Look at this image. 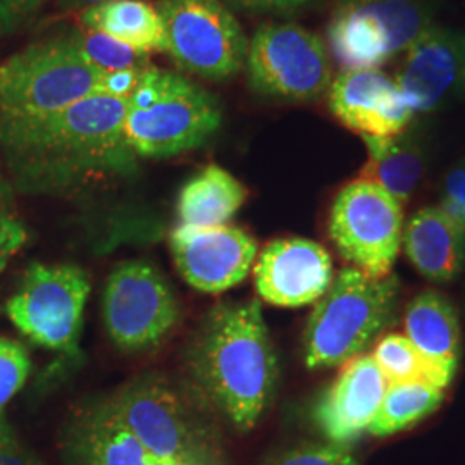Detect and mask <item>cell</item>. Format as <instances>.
I'll list each match as a JSON object with an SVG mask.
<instances>
[{
    "label": "cell",
    "mask_w": 465,
    "mask_h": 465,
    "mask_svg": "<svg viewBox=\"0 0 465 465\" xmlns=\"http://www.w3.org/2000/svg\"><path fill=\"white\" fill-rule=\"evenodd\" d=\"M126 100L90 95L49 116L0 119V157L17 193L63 197L136 169Z\"/></svg>",
    "instance_id": "6da1fadb"
},
{
    "label": "cell",
    "mask_w": 465,
    "mask_h": 465,
    "mask_svg": "<svg viewBox=\"0 0 465 465\" xmlns=\"http://www.w3.org/2000/svg\"><path fill=\"white\" fill-rule=\"evenodd\" d=\"M184 369L203 409L238 432L252 431L276 397L280 380L259 300L217 303L190 341Z\"/></svg>",
    "instance_id": "7a4b0ae2"
},
{
    "label": "cell",
    "mask_w": 465,
    "mask_h": 465,
    "mask_svg": "<svg viewBox=\"0 0 465 465\" xmlns=\"http://www.w3.org/2000/svg\"><path fill=\"white\" fill-rule=\"evenodd\" d=\"M400 299L399 276L371 278L355 267H343L307 321L305 366L341 367L364 355L397 321Z\"/></svg>",
    "instance_id": "3957f363"
},
{
    "label": "cell",
    "mask_w": 465,
    "mask_h": 465,
    "mask_svg": "<svg viewBox=\"0 0 465 465\" xmlns=\"http://www.w3.org/2000/svg\"><path fill=\"white\" fill-rule=\"evenodd\" d=\"M117 417L164 465H228L216 424L166 378L143 372L107 397Z\"/></svg>",
    "instance_id": "277c9868"
},
{
    "label": "cell",
    "mask_w": 465,
    "mask_h": 465,
    "mask_svg": "<svg viewBox=\"0 0 465 465\" xmlns=\"http://www.w3.org/2000/svg\"><path fill=\"white\" fill-rule=\"evenodd\" d=\"M223 123L214 94L182 73L150 66L126 100L124 130L136 157L166 159L205 145Z\"/></svg>",
    "instance_id": "5b68a950"
},
{
    "label": "cell",
    "mask_w": 465,
    "mask_h": 465,
    "mask_svg": "<svg viewBox=\"0 0 465 465\" xmlns=\"http://www.w3.org/2000/svg\"><path fill=\"white\" fill-rule=\"evenodd\" d=\"M100 78L67 35L35 42L0 64V119L59 113L99 94Z\"/></svg>",
    "instance_id": "8992f818"
},
{
    "label": "cell",
    "mask_w": 465,
    "mask_h": 465,
    "mask_svg": "<svg viewBox=\"0 0 465 465\" xmlns=\"http://www.w3.org/2000/svg\"><path fill=\"white\" fill-rule=\"evenodd\" d=\"M432 25L428 0H336L326 45L341 69H380Z\"/></svg>",
    "instance_id": "52a82bcc"
},
{
    "label": "cell",
    "mask_w": 465,
    "mask_h": 465,
    "mask_svg": "<svg viewBox=\"0 0 465 465\" xmlns=\"http://www.w3.org/2000/svg\"><path fill=\"white\" fill-rule=\"evenodd\" d=\"M245 74L261 97L292 104L316 102L332 84L326 42L297 23H266L249 40Z\"/></svg>",
    "instance_id": "ba28073f"
},
{
    "label": "cell",
    "mask_w": 465,
    "mask_h": 465,
    "mask_svg": "<svg viewBox=\"0 0 465 465\" xmlns=\"http://www.w3.org/2000/svg\"><path fill=\"white\" fill-rule=\"evenodd\" d=\"M155 11L180 71L223 82L245 66L249 38L223 0H157Z\"/></svg>",
    "instance_id": "9c48e42d"
},
{
    "label": "cell",
    "mask_w": 465,
    "mask_h": 465,
    "mask_svg": "<svg viewBox=\"0 0 465 465\" xmlns=\"http://www.w3.org/2000/svg\"><path fill=\"white\" fill-rule=\"evenodd\" d=\"M90 280L82 267L34 262L23 274L5 314L17 331L42 349L74 353L84 328Z\"/></svg>",
    "instance_id": "30bf717a"
},
{
    "label": "cell",
    "mask_w": 465,
    "mask_h": 465,
    "mask_svg": "<svg viewBox=\"0 0 465 465\" xmlns=\"http://www.w3.org/2000/svg\"><path fill=\"white\" fill-rule=\"evenodd\" d=\"M403 203L376 183L353 180L334 197L330 236L340 255L371 278L391 274L405 228Z\"/></svg>",
    "instance_id": "8fae6325"
},
{
    "label": "cell",
    "mask_w": 465,
    "mask_h": 465,
    "mask_svg": "<svg viewBox=\"0 0 465 465\" xmlns=\"http://www.w3.org/2000/svg\"><path fill=\"white\" fill-rule=\"evenodd\" d=\"M104 326L123 351L155 349L180 324L182 309L164 276L143 261L123 262L111 272L102 299Z\"/></svg>",
    "instance_id": "7c38bea8"
},
{
    "label": "cell",
    "mask_w": 465,
    "mask_h": 465,
    "mask_svg": "<svg viewBox=\"0 0 465 465\" xmlns=\"http://www.w3.org/2000/svg\"><path fill=\"white\" fill-rule=\"evenodd\" d=\"M184 282L202 293L217 295L245 282L257 259V242L232 224L197 228L180 224L169 238Z\"/></svg>",
    "instance_id": "4fadbf2b"
},
{
    "label": "cell",
    "mask_w": 465,
    "mask_h": 465,
    "mask_svg": "<svg viewBox=\"0 0 465 465\" xmlns=\"http://www.w3.org/2000/svg\"><path fill=\"white\" fill-rule=\"evenodd\" d=\"M395 82L414 116L465 102V35L432 25L403 54Z\"/></svg>",
    "instance_id": "5bb4252c"
},
{
    "label": "cell",
    "mask_w": 465,
    "mask_h": 465,
    "mask_svg": "<svg viewBox=\"0 0 465 465\" xmlns=\"http://www.w3.org/2000/svg\"><path fill=\"white\" fill-rule=\"evenodd\" d=\"M259 297L276 307L316 303L334 280L331 255L307 238L274 240L261 252L253 267Z\"/></svg>",
    "instance_id": "9a60e30c"
},
{
    "label": "cell",
    "mask_w": 465,
    "mask_h": 465,
    "mask_svg": "<svg viewBox=\"0 0 465 465\" xmlns=\"http://www.w3.org/2000/svg\"><path fill=\"white\" fill-rule=\"evenodd\" d=\"M328 107L361 138L395 136L414 119L399 84L381 69H341L328 90Z\"/></svg>",
    "instance_id": "2e32d148"
},
{
    "label": "cell",
    "mask_w": 465,
    "mask_h": 465,
    "mask_svg": "<svg viewBox=\"0 0 465 465\" xmlns=\"http://www.w3.org/2000/svg\"><path fill=\"white\" fill-rule=\"evenodd\" d=\"M386 390L388 381L372 355L351 359L316 401L312 419L319 431L331 443H355L369 431Z\"/></svg>",
    "instance_id": "e0dca14e"
},
{
    "label": "cell",
    "mask_w": 465,
    "mask_h": 465,
    "mask_svg": "<svg viewBox=\"0 0 465 465\" xmlns=\"http://www.w3.org/2000/svg\"><path fill=\"white\" fill-rule=\"evenodd\" d=\"M61 453L64 465H164L124 426L109 399L86 405L69 420Z\"/></svg>",
    "instance_id": "ac0fdd59"
},
{
    "label": "cell",
    "mask_w": 465,
    "mask_h": 465,
    "mask_svg": "<svg viewBox=\"0 0 465 465\" xmlns=\"http://www.w3.org/2000/svg\"><path fill=\"white\" fill-rule=\"evenodd\" d=\"M401 249L428 282L447 284L464 271L465 232L440 205L422 207L405 223Z\"/></svg>",
    "instance_id": "d6986e66"
},
{
    "label": "cell",
    "mask_w": 465,
    "mask_h": 465,
    "mask_svg": "<svg viewBox=\"0 0 465 465\" xmlns=\"http://www.w3.org/2000/svg\"><path fill=\"white\" fill-rule=\"evenodd\" d=\"M403 332L430 364L453 380L460 362V322L443 293L426 290L414 297L403 314Z\"/></svg>",
    "instance_id": "ffe728a7"
},
{
    "label": "cell",
    "mask_w": 465,
    "mask_h": 465,
    "mask_svg": "<svg viewBox=\"0 0 465 465\" xmlns=\"http://www.w3.org/2000/svg\"><path fill=\"white\" fill-rule=\"evenodd\" d=\"M367 149V163L359 178L376 183L407 203L422 182L428 169V147L424 134L407 128L395 136H362Z\"/></svg>",
    "instance_id": "44dd1931"
},
{
    "label": "cell",
    "mask_w": 465,
    "mask_h": 465,
    "mask_svg": "<svg viewBox=\"0 0 465 465\" xmlns=\"http://www.w3.org/2000/svg\"><path fill=\"white\" fill-rule=\"evenodd\" d=\"M249 190L232 173L217 164L203 167L184 183L178 197V217L183 226H224L247 202Z\"/></svg>",
    "instance_id": "7402d4cb"
},
{
    "label": "cell",
    "mask_w": 465,
    "mask_h": 465,
    "mask_svg": "<svg viewBox=\"0 0 465 465\" xmlns=\"http://www.w3.org/2000/svg\"><path fill=\"white\" fill-rule=\"evenodd\" d=\"M84 30L109 35L134 49L166 54V34L155 5L147 0H107L80 15Z\"/></svg>",
    "instance_id": "603a6c76"
},
{
    "label": "cell",
    "mask_w": 465,
    "mask_h": 465,
    "mask_svg": "<svg viewBox=\"0 0 465 465\" xmlns=\"http://www.w3.org/2000/svg\"><path fill=\"white\" fill-rule=\"evenodd\" d=\"M445 399V390L426 382L388 384L381 407L369 426V432L386 438L405 431L431 416Z\"/></svg>",
    "instance_id": "cb8c5ba5"
},
{
    "label": "cell",
    "mask_w": 465,
    "mask_h": 465,
    "mask_svg": "<svg viewBox=\"0 0 465 465\" xmlns=\"http://www.w3.org/2000/svg\"><path fill=\"white\" fill-rule=\"evenodd\" d=\"M371 355L388 384L426 382L445 390L451 382L443 372L430 364L403 334L381 336Z\"/></svg>",
    "instance_id": "d4e9b609"
},
{
    "label": "cell",
    "mask_w": 465,
    "mask_h": 465,
    "mask_svg": "<svg viewBox=\"0 0 465 465\" xmlns=\"http://www.w3.org/2000/svg\"><path fill=\"white\" fill-rule=\"evenodd\" d=\"M82 52L84 59L102 73L107 71H145L150 64V54L123 44L109 35L80 30L67 35Z\"/></svg>",
    "instance_id": "484cf974"
},
{
    "label": "cell",
    "mask_w": 465,
    "mask_h": 465,
    "mask_svg": "<svg viewBox=\"0 0 465 465\" xmlns=\"http://www.w3.org/2000/svg\"><path fill=\"white\" fill-rule=\"evenodd\" d=\"M16 195V188L0 157V272L9 266L28 240V230L19 213Z\"/></svg>",
    "instance_id": "4316f807"
},
{
    "label": "cell",
    "mask_w": 465,
    "mask_h": 465,
    "mask_svg": "<svg viewBox=\"0 0 465 465\" xmlns=\"http://www.w3.org/2000/svg\"><path fill=\"white\" fill-rule=\"evenodd\" d=\"M30 353L21 343L0 338V416L30 376Z\"/></svg>",
    "instance_id": "83f0119b"
},
{
    "label": "cell",
    "mask_w": 465,
    "mask_h": 465,
    "mask_svg": "<svg viewBox=\"0 0 465 465\" xmlns=\"http://www.w3.org/2000/svg\"><path fill=\"white\" fill-rule=\"evenodd\" d=\"M262 465H361L350 445L303 443L267 459Z\"/></svg>",
    "instance_id": "f1b7e54d"
},
{
    "label": "cell",
    "mask_w": 465,
    "mask_h": 465,
    "mask_svg": "<svg viewBox=\"0 0 465 465\" xmlns=\"http://www.w3.org/2000/svg\"><path fill=\"white\" fill-rule=\"evenodd\" d=\"M447 216L465 232V157L449 169L440 186V203Z\"/></svg>",
    "instance_id": "f546056e"
},
{
    "label": "cell",
    "mask_w": 465,
    "mask_h": 465,
    "mask_svg": "<svg viewBox=\"0 0 465 465\" xmlns=\"http://www.w3.org/2000/svg\"><path fill=\"white\" fill-rule=\"evenodd\" d=\"M49 0H0V36L23 32L30 26Z\"/></svg>",
    "instance_id": "4dcf8cb0"
},
{
    "label": "cell",
    "mask_w": 465,
    "mask_h": 465,
    "mask_svg": "<svg viewBox=\"0 0 465 465\" xmlns=\"http://www.w3.org/2000/svg\"><path fill=\"white\" fill-rule=\"evenodd\" d=\"M0 465H44L19 438L5 416H0Z\"/></svg>",
    "instance_id": "1f68e13d"
},
{
    "label": "cell",
    "mask_w": 465,
    "mask_h": 465,
    "mask_svg": "<svg viewBox=\"0 0 465 465\" xmlns=\"http://www.w3.org/2000/svg\"><path fill=\"white\" fill-rule=\"evenodd\" d=\"M140 74H142V71H134V69L102 73L99 94L113 97V99L128 100L138 84Z\"/></svg>",
    "instance_id": "d6a6232c"
},
{
    "label": "cell",
    "mask_w": 465,
    "mask_h": 465,
    "mask_svg": "<svg viewBox=\"0 0 465 465\" xmlns=\"http://www.w3.org/2000/svg\"><path fill=\"white\" fill-rule=\"evenodd\" d=\"M234 7L250 15H292L316 0H228Z\"/></svg>",
    "instance_id": "836d02e7"
},
{
    "label": "cell",
    "mask_w": 465,
    "mask_h": 465,
    "mask_svg": "<svg viewBox=\"0 0 465 465\" xmlns=\"http://www.w3.org/2000/svg\"><path fill=\"white\" fill-rule=\"evenodd\" d=\"M107 2V0H55V5L63 13H84V9L94 7L97 4Z\"/></svg>",
    "instance_id": "e575fe53"
}]
</instances>
